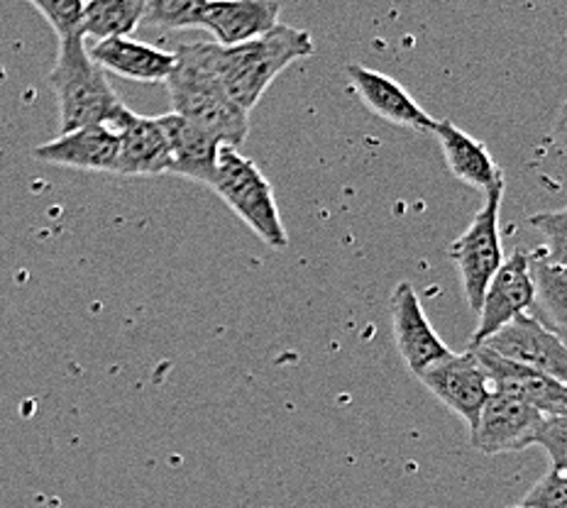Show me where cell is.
Returning <instances> with one entry per match:
<instances>
[{"label":"cell","mask_w":567,"mask_h":508,"mask_svg":"<svg viewBox=\"0 0 567 508\" xmlns=\"http://www.w3.org/2000/svg\"><path fill=\"white\" fill-rule=\"evenodd\" d=\"M204 50L208 66L228 99L250 113L284 69L316 52V42L311 32L279 22L275 30L252 42L235 46L204 42Z\"/></svg>","instance_id":"6da1fadb"},{"label":"cell","mask_w":567,"mask_h":508,"mask_svg":"<svg viewBox=\"0 0 567 508\" xmlns=\"http://www.w3.org/2000/svg\"><path fill=\"white\" fill-rule=\"evenodd\" d=\"M174 113L186 123L216 137L223 147L238 149L250 133V113L238 108L206 59L204 42L179 44L174 52V69L164 81Z\"/></svg>","instance_id":"7a4b0ae2"},{"label":"cell","mask_w":567,"mask_h":508,"mask_svg":"<svg viewBox=\"0 0 567 508\" xmlns=\"http://www.w3.org/2000/svg\"><path fill=\"white\" fill-rule=\"evenodd\" d=\"M47 81L56 99L59 135L91 125H111L123 108L109 74L93 62L81 34L59 40L56 62Z\"/></svg>","instance_id":"3957f363"},{"label":"cell","mask_w":567,"mask_h":508,"mask_svg":"<svg viewBox=\"0 0 567 508\" xmlns=\"http://www.w3.org/2000/svg\"><path fill=\"white\" fill-rule=\"evenodd\" d=\"M210 188L265 245L275 247V250H284L289 245V235L277 208L275 188L252 159L243 157L238 149L223 147L216 179H213Z\"/></svg>","instance_id":"277c9868"},{"label":"cell","mask_w":567,"mask_h":508,"mask_svg":"<svg viewBox=\"0 0 567 508\" xmlns=\"http://www.w3.org/2000/svg\"><path fill=\"white\" fill-rule=\"evenodd\" d=\"M506 184L489 188L484 194V204L470 220L463 235L451 245V259L457 267L460 283H463L465 301L472 313L480 311L487 283L504 262V247L499 232V212Z\"/></svg>","instance_id":"5b68a950"},{"label":"cell","mask_w":567,"mask_h":508,"mask_svg":"<svg viewBox=\"0 0 567 508\" xmlns=\"http://www.w3.org/2000/svg\"><path fill=\"white\" fill-rule=\"evenodd\" d=\"M421 384L441 401L445 408H451L457 418H463L467 431L477 425L480 413L492 396V384L487 372L477 360V354L451 352L447 357L433 362L419 374Z\"/></svg>","instance_id":"8992f818"},{"label":"cell","mask_w":567,"mask_h":508,"mask_svg":"<svg viewBox=\"0 0 567 508\" xmlns=\"http://www.w3.org/2000/svg\"><path fill=\"white\" fill-rule=\"evenodd\" d=\"M480 345L499 354L504 360L546 374L550 380H558L563 384L567 380L565 340L555 335L540 321H536L530 313L516 315L514 321L502 325L494 335L480 342Z\"/></svg>","instance_id":"52a82bcc"},{"label":"cell","mask_w":567,"mask_h":508,"mask_svg":"<svg viewBox=\"0 0 567 508\" xmlns=\"http://www.w3.org/2000/svg\"><path fill=\"white\" fill-rule=\"evenodd\" d=\"M543 413L512 396L496 394L484 404L477 425L470 431V443L484 455L522 453L534 447L543 425Z\"/></svg>","instance_id":"ba28073f"},{"label":"cell","mask_w":567,"mask_h":508,"mask_svg":"<svg viewBox=\"0 0 567 508\" xmlns=\"http://www.w3.org/2000/svg\"><path fill=\"white\" fill-rule=\"evenodd\" d=\"M534 305V281L528 274V252L516 250L509 257H504L502 267L487 283L482 297V305L477 311V328L472 333L470 345L494 335L496 330L514 321L516 315H524Z\"/></svg>","instance_id":"9c48e42d"},{"label":"cell","mask_w":567,"mask_h":508,"mask_svg":"<svg viewBox=\"0 0 567 508\" xmlns=\"http://www.w3.org/2000/svg\"><path fill=\"white\" fill-rule=\"evenodd\" d=\"M392 330L401 360L416 376L453 352L435 333L411 281H401L392 293Z\"/></svg>","instance_id":"30bf717a"},{"label":"cell","mask_w":567,"mask_h":508,"mask_svg":"<svg viewBox=\"0 0 567 508\" xmlns=\"http://www.w3.org/2000/svg\"><path fill=\"white\" fill-rule=\"evenodd\" d=\"M111 127L117 133L115 176L169 174V142L159 117L137 115L123 105Z\"/></svg>","instance_id":"8fae6325"},{"label":"cell","mask_w":567,"mask_h":508,"mask_svg":"<svg viewBox=\"0 0 567 508\" xmlns=\"http://www.w3.org/2000/svg\"><path fill=\"white\" fill-rule=\"evenodd\" d=\"M470 350L477 354L480 364L484 372H487L492 392L524 401V404L540 411L543 416H565L567 388L563 382L528 370L524 364L504 360L499 354H494L492 350L482 345H470Z\"/></svg>","instance_id":"7c38bea8"},{"label":"cell","mask_w":567,"mask_h":508,"mask_svg":"<svg viewBox=\"0 0 567 508\" xmlns=\"http://www.w3.org/2000/svg\"><path fill=\"white\" fill-rule=\"evenodd\" d=\"M348 76L354 93L377 117L421 135L433 133L435 117L425 113L396 79L360 64L348 66Z\"/></svg>","instance_id":"4fadbf2b"},{"label":"cell","mask_w":567,"mask_h":508,"mask_svg":"<svg viewBox=\"0 0 567 508\" xmlns=\"http://www.w3.org/2000/svg\"><path fill=\"white\" fill-rule=\"evenodd\" d=\"M279 0H208L200 28L220 46L252 42L279 25Z\"/></svg>","instance_id":"5bb4252c"},{"label":"cell","mask_w":567,"mask_h":508,"mask_svg":"<svg viewBox=\"0 0 567 508\" xmlns=\"http://www.w3.org/2000/svg\"><path fill=\"white\" fill-rule=\"evenodd\" d=\"M34 159L54 167L115 174L117 133L111 125H91L54 137L32 152Z\"/></svg>","instance_id":"9a60e30c"},{"label":"cell","mask_w":567,"mask_h":508,"mask_svg":"<svg viewBox=\"0 0 567 508\" xmlns=\"http://www.w3.org/2000/svg\"><path fill=\"white\" fill-rule=\"evenodd\" d=\"M91 59L105 74H115L140 84H162L174 69V52H164L133 38H111L89 50Z\"/></svg>","instance_id":"2e32d148"},{"label":"cell","mask_w":567,"mask_h":508,"mask_svg":"<svg viewBox=\"0 0 567 508\" xmlns=\"http://www.w3.org/2000/svg\"><path fill=\"white\" fill-rule=\"evenodd\" d=\"M159 123L169 142V174L210 186L218 172L220 142L176 113L159 115Z\"/></svg>","instance_id":"e0dca14e"},{"label":"cell","mask_w":567,"mask_h":508,"mask_svg":"<svg viewBox=\"0 0 567 508\" xmlns=\"http://www.w3.org/2000/svg\"><path fill=\"white\" fill-rule=\"evenodd\" d=\"M433 135L439 137L447 169H451L457 182L477 188L482 194H487L494 186L506 184L487 145H482L480 139L465 133V129H460L451 121H435Z\"/></svg>","instance_id":"ac0fdd59"},{"label":"cell","mask_w":567,"mask_h":508,"mask_svg":"<svg viewBox=\"0 0 567 508\" xmlns=\"http://www.w3.org/2000/svg\"><path fill=\"white\" fill-rule=\"evenodd\" d=\"M528 274L534 281V305L530 315L553 330L555 335H565L567 318V269L565 265H555L553 259L540 250L528 252Z\"/></svg>","instance_id":"d6986e66"},{"label":"cell","mask_w":567,"mask_h":508,"mask_svg":"<svg viewBox=\"0 0 567 508\" xmlns=\"http://www.w3.org/2000/svg\"><path fill=\"white\" fill-rule=\"evenodd\" d=\"M145 0H84L81 13V38L96 42L111 38H133L142 25Z\"/></svg>","instance_id":"ffe728a7"},{"label":"cell","mask_w":567,"mask_h":508,"mask_svg":"<svg viewBox=\"0 0 567 508\" xmlns=\"http://www.w3.org/2000/svg\"><path fill=\"white\" fill-rule=\"evenodd\" d=\"M208 0H145L142 25L157 30H194L200 28V18Z\"/></svg>","instance_id":"44dd1931"},{"label":"cell","mask_w":567,"mask_h":508,"mask_svg":"<svg viewBox=\"0 0 567 508\" xmlns=\"http://www.w3.org/2000/svg\"><path fill=\"white\" fill-rule=\"evenodd\" d=\"M34 10L50 22L59 40L81 34V13H84V0H30Z\"/></svg>","instance_id":"7402d4cb"},{"label":"cell","mask_w":567,"mask_h":508,"mask_svg":"<svg viewBox=\"0 0 567 508\" xmlns=\"http://www.w3.org/2000/svg\"><path fill=\"white\" fill-rule=\"evenodd\" d=\"M530 226H534L543 235V247L555 265H565L567 255V212L565 208L538 212V216L530 218Z\"/></svg>","instance_id":"603a6c76"},{"label":"cell","mask_w":567,"mask_h":508,"mask_svg":"<svg viewBox=\"0 0 567 508\" xmlns=\"http://www.w3.org/2000/svg\"><path fill=\"white\" fill-rule=\"evenodd\" d=\"M524 508H567V479L565 469L550 467L534 487L528 489L524 501L518 504Z\"/></svg>","instance_id":"cb8c5ba5"},{"label":"cell","mask_w":567,"mask_h":508,"mask_svg":"<svg viewBox=\"0 0 567 508\" xmlns=\"http://www.w3.org/2000/svg\"><path fill=\"white\" fill-rule=\"evenodd\" d=\"M534 447H540L548 455L550 467L565 469L567 465V418L546 416L534 440Z\"/></svg>","instance_id":"d4e9b609"},{"label":"cell","mask_w":567,"mask_h":508,"mask_svg":"<svg viewBox=\"0 0 567 508\" xmlns=\"http://www.w3.org/2000/svg\"><path fill=\"white\" fill-rule=\"evenodd\" d=\"M514 508H524V506H514Z\"/></svg>","instance_id":"484cf974"}]
</instances>
